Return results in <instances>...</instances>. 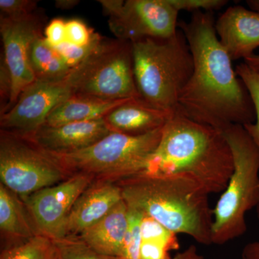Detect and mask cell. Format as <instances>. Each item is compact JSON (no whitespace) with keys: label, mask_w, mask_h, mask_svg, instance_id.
Segmentation results:
<instances>
[{"label":"cell","mask_w":259,"mask_h":259,"mask_svg":"<svg viewBox=\"0 0 259 259\" xmlns=\"http://www.w3.org/2000/svg\"><path fill=\"white\" fill-rule=\"evenodd\" d=\"M213 12L192 13L180 21L194 61L190 81L182 90L177 110L199 123L224 132L232 125L253 123L255 112L246 87L220 42Z\"/></svg>","instance_id":"1"},{"label":"cell","mask_w":259,"mask_h":259,"mask_svg":"<svg viewBox=\"0 0 259 259\" xmlns=\"http://www.w3.org/2000/svg\"><path fill=\"white\" fill-rule=\"evenodd\" d=\"M233 171V155L223 133L176 110L144 172L187 177L210 194L224 192Z\"/></svg>","instance_id":"2"},{"label":"cell","mask_w":259,"mask_h":259,"mask_svg":"<svg viewBox=\"0 0 259 259\" xmlns=\"http://www.w3.org/2000/svg\"><path fill=\"white\" fill-rule=\"evenodd\" d=\"M129 208L156 220L197 243H212L213 209L209 194L189 177L141 172L116 182Z\"/></svg>","instance_id":"3"},{"label":"cell","mask_w":259,"mask_h":259,"mask_svg":"<svg viewBox=\"0 0 259 259\" xmlns=\"http://www.w3.org/2000/svg\"><path fill=\"white\" fill-rule=\"evenodd\" d=\"M135 81L140 97L161 110L175 112L190 81L194 61L184 32L168 38L132 42Z\"/></svg>","instance_id":"4"},{"label":"cell","mask_w":259,"mask_h":259,"mask_svg":"<svg viewBox=\"0 0 259 259\" xmlns=\"http://www.w3.org/2000/svg\"><path fill=\"white\" fill-rule=\"evenodd\" d=\"M231 147L233 171L213 209L212 244L223 245L247 231L245 214L259 205V151L243 126L224 132Z\"/></svg>","instance_id":"5"},{"label":"cell","mask_w":259,"mask_h":259,"mask_svg":"<svg viewBox=\"0 0 259 259\" xmlns=\"http://www.w3.org/2000/svg\"><path fill=\"white\" fill-rule=\"evenodd\" d=\"M163 127L141 136L111 132L81 151L48 153L70 176L85 174L95 181L117 182L146 171L161 141Z\"/></svg>","instance_id":"6"},{"label":"cell","mask_w":259,"mask_h":259,"mask_svg":"<svg viewBox=\"0 0 259 259\" xmlns=\"http://www.w3.org/2000/svg\"><path fill=\"white\" fill-rule=\"evenodd\" d=\"M66 81L71 95L114 101L140 97L132 42L103 37L90 55L71 70Z\"/></svg>","instance_id":"7"},{"label":"cell","mask_w":259,"mask_h":259,"mask_svg":"<svg viewBox=\"0 0 259 259\" xmlns=\"http://www.w3.org/2000/svg\"><path fill=\"white\" fill-rule=\"evenodd\" d=\"M70 175L50 154L23 136L0 131L1 184L22 199Z\"/></svg>","instance_id":"8"},{"label":"cell","mask_w":259,"mask_h":259,"mask_svg":"<svg viewBox=\"0 0 259 259\" xmlns=\"http://www.w3.org/2000/svg\"><path fill=\"white\" fill-rule=\"evenodd\" d=\"M117 39L131 42L168 38L178 31L177 11L168 0H98Z\"/></svg>","instance_id":"9"},{"label":"cell","mask_w":259,"mask_h":259,"mask_svg":"<svg viewBox=\"0 0 259 259\" xmlns=\"http://www.w3.org/2000/svg\"><path fill=\"white\" fill-rule=\"evenodd\" d=\"M45 22V15L37 10L25 16L12 18L1 15L0 17L3 60L13 83L11 97L5 112L13 107L20 93L35 81L30 65V48L35 39L44 35Z\"/></svg>","instance_id":"10"},{"label":"cell","mask_w":259,"mask_h":259,"mask_svg":"<svg viewBox=\"0 0 259 259\" xmlns=\"http://www.w3.org/2000/svg\"><path fill=\"white\" fill-rule=\"evenodd\" d=\"M95 179L74 174L66 180L32 194L23 202L38 233L53 240L66 236L68 217L73 206Z\"/></svg>","instance_id":"11"},{"label":"cell","mask_w":259,"mask_h":259,"mask_svg":"<svg viewBox=\"0 0 259 259\" xmlns=\"http://www.w3.org/2000/svg\"><path fill=\"white\" fill-rule=\"evenodd\" d=\"M71 95L69 83L35 80L19 95L15 105L0 116L3 131L28 136L44 125L51 111Z\"/></svg>","instance_id":"12"},{"label":"cell","mask_w":259,"mask_h":259,"mask_svg":"<svg viewBox=\"0 0 259 259\" xmlns=\"http://www.w3.org/2000/svg\"><path fill=\"white\" fill-rule=\"evenodd\" d=\"M110 133L103 118L58 126L44 125L25 138L47 153L66 154L90 147Z\"/></svg>","instance_id":"13"},{"label":"cell","mask_w":259,"mask_h":259,"mask_svg":"<svg viewBox=\"0 0 259 259\" xmlns=\"http://www.w3.org/2000/svg\"><path fill=\"white\" fill-rule=\"evenodd\" d=\"M216 33L232 61L246 59L259 49V13L232 6L215 20Z\"/></svg>","instance_id":"14"},{"label":"cell","mask_w":259,"mask_h":259,"mask_svg":"<svg viewBox=\"0 0 259 259\" xmlns=\"http://www.w3.org/2000/svg\"><path fill=\"white\" fill-rule=\"evenodd\" d=\"M116 182L94 181L76 201L66 223V236L79 235L107 215L122 200Z\"/></svg>","instance_id":"15"},{"label":"cell","mask_w":259,"mask_h":259,"mask_svg":"<svg viewBox=\"0 0 259 259\" xmlns=\"http://www.w3.org/2000/svg\"><path fill=\"white\" fill-rule=\"evenodd\" d=\"M173 114L136 97L122 102L105 116L104 120L111 132L141 136L162 128Z\"/></svg>","instance_id":"16"},{"label":"cell","mask_w":259,"mask_h":259,"mask_svg":"<svg viewBox=\"0 0 259 259\" xmlns=\"http://www.w3.org/2000/svg\"><path fill=\"white\" fill-rule=\"evenodd\" d=\"M128 227V207L122 199L107 215L78 236L99 253L119 258Z\"/></svg>","instance_id":"17"},{"label":"cell","mask_w":259,"mask_h":259,"mask_svg":"<svg viewBox=\"0 0 259 259\" xmlns=\"http://www.w3.org/2000/svg\"><path fill=\"white\" fill-rule=\"evenodd\" d=\"M127 100L114 101L84 95H71L51 111L44 125L58 126L71 122L100 120L105 118L113 109Z\"/></svg>","instance_id":"18"},{"label":"cell","mask_w":259,"mask_h":259,"mask_svg":"<svg viewBox=\"0 0 259 259\" xmlns=\"http://www.w3.org/2000/svg\"><path fill=\"white\" fill-rule=\"evenodd\" d=\"M19 196L0 183V229L8 238L23 242L40 234L27 217V207Z\"/></svg>","instance_id":"19"},{"label":"cell","mask_w":259,"mask_h":259,"mask_svg":"<svg viewBox=\"0 0 259 259\" xmlns=\"http://www.w3.org/2000/svg\"><path fill=\"white\" fill-rule=\"evenodd\" d=\"M30 61L35 80L39 81H65L71 70L59 51L48 44L44 35L37 37L32 42Z\"/></svg>","instance_id":"20"},{"label":"cell","mask_w":259,"mask_h":259,"mask_svg":"<svg viewBox=\"0 0 259 259\" xmlns=\"http://www.w3.org/2000/svg\"><path fill=\"white\" fill-rule=\"evenodd\" d=\"M0 259H60L54 240L42 234L8 247Z\"/></svg>","instance_id":"21"},{"label":"cell","mask_w":259,"mask_h":259,"mask_svg":"<svg viewBox=\"0 0 259 259\" xmlns=\"http://www.w3.org/2000/svg\"><path fill=\"white\" fill-rule=\"evenodd\" d=\"M236 71L246 87L255 108V122L247 124L243 127L259 151V73L244 62L236 66Z\"/></svg>","instance_id":"22"},{"label":"cell","mask_w":259,"mask_h":259,"mask_svg":"<svg viewBox=\"0 0 259 259\" xmlns=\"http://www.w3.org/2000/svg\"><path fill=\"white\" fill-rule=\"evenodd\" d=\"M54 241L60 259H118L95 251L78 235H69Z\"/></svg>","instance_id":"23"},{"label":"cell","mask_w":259,"mask_h":259,"mask_svg":"<svg viewBox=\"0 0 259 259\" xmlns=\"http://www.w3.org/2000/svg\"><path fill=\"white\" fill-rule=\"evenodd\" d=\"M142 241H154L166 245L170 250L180 248L177 234L165 228L153 218L143 214L141 223Z\"/></svg>","instance_id":"24"},{"label":"cell","mask_w":259,"mask_h":259,"mask_svg":"<svg viewBox=\"0 0 259 259\" xmlns=\"http://www.w3.org/2000/svg\"><path fill=\"white\" fill-rule=\"evenodd\" d=\"M129 227L122 253L118 259H140L141 234V223L143 214L139 211L129 208Z\"/></svg>","instance_id":"25"},{"label":"cell","mask_w":259,"mask_h":259,"mask_svg":"<svg viewBox=\"0 0 259 259\" xmlns=\"http://www.w3.org/2000/svg\"><path fill=\"white\" fill-rule=\"evenodd\" d=\"M102 38L103 37L96 32L92 42L85 47H77L65 42L60 47L55 49L59 51L67 66L72 69L90 55V53L97 47Z\"/></svg>","instance_id":"26"},{"label":"cell","mask_w":259,"mask_h":259,"mask_svg":"<svg viewBox=\"0 0 259 259\" xmlns=\"http://www.w3.org/2000/svg\"><path fill=\"white\" fill-rule=\"evenodd\" d=\"M66 41L77 47L88 46L93 40L96 32L79 19H71L66 23Z\"/></svg>","instance_id":"27"},{"label":"cell","mask_w":259,"mask_h":259,"mask_svg":"<svg viewBox=\"0 0 259 259\" xmlns=\"http://www.w3.org/2000/svg\"><path fill=\"white\" fill-rule=\"evenodd\" d=\"M180 13L182 10L193 13L197 11L213 12L228 4L227 0H168Z\"/></svg>","instance_id":"28"},{"label":"cell","mask_w":259,"mask_h":259,"mask_svg":"<svg viewBox=\"0 0 259 259\" xmlns=\"http://www.w3.org/2000/svg\"><path fill=\"white\" fill-rule=\"evenodd\" d=\"M37 1L34 0H0L1 15L5 16H25L36 11Z\"/></svg>","instance_id":"29"},{"label":"cell","mask_w":259,"mask_h":259,"mask_svg":"<svg viewBox=\"0 0 259 259\" xmlns=\"http://www.w3.org/2000/svg\"><path fill=\"white\" fill-rule=\"evenodd\" d=\"M66 20L53 19L44 28V37L51 47L57 48L66 41Z\"/></svg>","instance_id":"30"},{"label":"cell","mask_w":259,"mask_h":259,"mask_svg":"<svg viewBox=\"0 0 259 259\" xmlns=\"http://www.w3.org/2000/svg\"><path fill=\"white\" fill-rule=\"evenodd\" d=\"M166 245L158 242L142 241L140 249V259H172Z\"/></svg>","instance_id":"31"},{"label":"cell","mask_w":259,"mask_h":259,"mask_svg":"<svg viewBox=\"0 0 259 259\" xmlns=\"http://www.w3.org/2000/svg\"><path fill=\"white\" fill-rule=\"evenodd\" d=\"M11 76L4 60L2 59L0 66V97H1V114L4 113L9 104L12 95Z\"/></svg>","instance_id":"32"},{"label":"cell","mask_w":259,"mask_h":259,"mask_svg":"<svg viewBox=\"0 0 259 259\" xmlns=\"http://www.w3.org/2000/svg\"><path fill=\"white\" fill-rule=\"evenodd\" d=\"M259 221V205L255 208ZM242 259H259V241L245 245L242 251Z\"/></svg>","instance_id":"33"},{"label":"cell","mask_w":259,"mask_h":259,"mask_svg":"<svg viewBox=\"0 0 259 259\" xmlns=\"http://www.w3.org/2000/svg\"><path fill=\"white\" fill-rule=\"evenodd\" d=\"M172 259H203V257L197 253V248L194 245H191L184 251L177 253Z\"/></svg>","instance_id":"34"},{"label":"cell","mask_w":259,"mask_h":259,"mask_svg":"<svg viewBox=\"0 0 259 259\" xmlns=\"http://www.w3.org/2000/svg\"><path fill=\"white\" fill-rule=\"evenodd\" d=\"M79 0H56V8L60 10H71L79 4Z\"/></svg>","instance_id":"35"},{"label":"cell","mask_w":259,"mask_h":259,"mask_svg":"<svg viewBox=\"0 0 259 259\" xmlns=\"http://www.w3.org/2000/svg\"><path fill=\"white\" fill-rule=\"evenodd\" d=\"M245 64L259 73V54H255L244 60Z\"/></svg>","instance_id":"36"},{"label":"cell","mask_w":259,"mask_h":259,"mask_svg":"<svg viewBox=\"0 0 259 259\" xmlns=\"http://www.w3.org/2000/svg\"><path fill=\"white\" fill-rule=\"evenodd\" d=\"M246 4L249 9L259 13V0H247Z\"/></svg>","instance_id":"37"}]
</instances>
